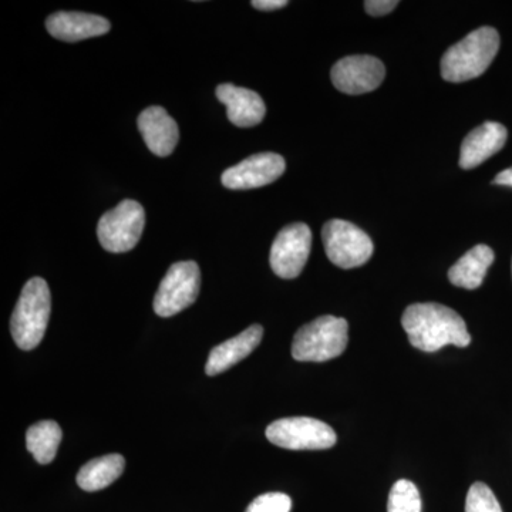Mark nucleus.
<instances>
[{
    "instance_id": "1",
    "label": "nucleus",
    "mask_w": 512,
    "mask_h": 512,
    "mask_svg": "<svg viewBox=\"0 0 512 512\" xmlns=\"http://www.w3.org/2000/svg\"><path fill=\"white\" fill-rule=\"evenodd\" d=\"M402 325L413 348L437 352L444 346L466 348L471 343L466 322L440 303H414L403 313Z\"/></svg>"
},
{
    "instance_id": "2",
    "label": "nucleus",
    "mask_w": 512,
    "mask_h": 512,
    "mask_svg": "<svg viewBox=\"0 0 512 512\" xmlns=\"http://www.w3.org/2000/svg\"><path fill=\"white\" fill-rule=\"evenodd\" d=\"M500 50L497 30L484 26L451 46L441 59V76L451 83L477 79L491 66Z\"/></svg>"
},
{
    "instance_id": "3",
    "label": "nucleus",
    "mask_w": 512,
    "mask_h": 512,
    "mask_svg": "<svg viewBox=\"0 0 512 512\" xmlns=\"http://www.w3.org/2000/svg\"><path fill=\"white\" fill-rule=\"evenodd\" d=\"M50 312L49 285L42 278L29 279L10 319V332L19 349L33 350L40 345L49 325Z\"/></svg>"
},
{
    "instance_id": "4",
    "label": "nucleus",
    "mask_w": 512,
    "mask_h": 512,
    "mask_svg": "<svg viewBox=\"0 0 512 512\" xmlns=\"http://www.w3.org/2000/svg\"><path fill=\"white\" fill-rule=\"evenodd\" d=\"M348 342V320L330 315L320 316L296 332L292 356L298 362H328L342 355Z\"/></svg>"
},
{
    "instance_id": "5",
    "label": "nucleus",
    "mask_w": 512,
    "mask_h": 512,
    "mask_svg": "<svg viewBox=\"0 0 512 512\" xmlns=\"http://www.w3.org/2000/svg\"><path fill=\"white\" fill-rule=\"evenodd\" d=\"M146 227V211L137 201L124 200L107 211L97 225L101 247L113 254L136 248Z\"/></svg>"
},
{
    "instance_id": "6",
    "label": "nucleus",
    "mask_w": 512,
    "mask_h": 512,
    "mask_svg": "<svg viewBox=\"0 0 512 512\" xmlns=\"http://www.w3.org/2000/svg\"><path fill=\"white\" fill-rule=\"evenodd\" d=\"M201 289L200 266L194 261L177 262L168 269L156 298L154 312L161 318H171L197 301Z\"/></svg>"
},
{
    "instance_id": "7",
    "label": "nucleus",
    "mask_w": 512,
    "mask_h": 512,
    "mask_svg": "<svg viewBox=\"0 0 512 512\" xmlns=\"http://www.w3.org/2000/svg\"><path fill=\"white\" fill-rule=\"evenodd\" d=\"M322 239L330 262L342 269L365 265L375 251L369 235L348 221L326 222Z\"/></svg>"
},
{
    "instance_id": "8",
    "label": "nucleus",
    "mask_w": 512,
    "mask_h": 512,
    "mask_svg": "<svg viewBox=\"0 0 512 512\" xmlns=\"http://www.w3.org/2000/svg\"><path fill=\"white\" fill-rule=\"evenodd\" d=\"M266 439L288 450H326L338 441L335 431L311 417H286L266 427Z\"/></svg>"
},
{
    "instance_id": "9",
    "label": "nucleus",
    "mask_w": 512,
    "mask_h": 512,
    "mask_svg": "<svg viewBox=\"0 0 512 512\" xmlns=\"http://www.w3.org/2000/svg\"><path fill=\"white\" fill-rule=\"evenodd\" d=\"M311 248V228L302 222L288 225L279 231L272 244L271 256H269L272 271L279 278H298L308 262Z\"/></svg>"
},
{
    "instance_id": "10",
    "label": "nucleus",
    "mask_w": 512,
    "mask_h": 512,
    "mask_svg": "<svg viewBox=\"0 0 512 512\" xmlns=\"http://www.w3.org/2000/svg\"><path fill=\"white\" fill-rule=\"evenodd\" d=\"M330 76L339 92L357 96L376 90L386 77V69L377 57L349 56L333 66Z\"/></svg>"
},
{
    "instance_id": "11",
    "label": "nucleus",
    "mask_w": 512,
    "mask_h": 512,
    "mask_svg": "<svg viewBox=\"0 0 512 512\" xmlns=\"http://www.w3.org/2000/svg\"><path fill=\"white\" fill-rule=\"evenodd\" d=\"M284 157L275 153L254 154L228 168L221 181L228 190H252L272 184L285 173Z\"/></svg>"
},
{
    "instance_id": "12",
    "label": "nucleus",
    "mask_w": 512,
    "mask_h": 512,
    "mask_svg": "<svg viewBox=\"0 0 512 512\" xmlns=\"http://www.w3.org/2000/svg\"><path fill=\"white\" fill-rule=\"evenodd\" d=\"M138 130L148 150L158 157L170 156L180 140L177 123L160 106L148 107L138 116Z\"/></svg>"
},
{
    "instance_id": "13",
    "label": "nucleus",
    "mask_w": 512,
    "mask_h": 512,
    "mask_svg": "<svg viewBox=\"0 0 512 512\" xmlns=\"http://www.w3.org/2000/svg\"><path fill=\"white\" fill-rule=\"evenodd\" d=\"M110 28L109 20L92 13L57 12L46 20L47 32L56 39L69 43L106 35Z\"/></svg>"
},
{
    "instance_id": "14",
    "label": "nucleus",
    "mask_w": 512,
    "mask_h": 512,
    "mask_svg": "<svg viewBox=\"0 0 512 512\" xmlns=\"http://www.w3.org/2000/svg\"><path fill=\"white\" fill-rule=\"evenodd\" d=\"M507 138V128L494 121H487L474 128L461 144L460 167L463 170H473L483 164L505 146Z\"/></svg>"
},
{
    "instance_id": "15",
    "label": "nucleus",
    "mask_w": 512,
    "mask_h": 512,
    "mask_svg": "<svg viewBox=\"0 0 512 512\" xmlns=\"http://www.w3.org/2000/svg\"><path fill=\"white\" fill-rule=\"evenodd\" d=\"M215 93L218 100L227 106L228 120L234 126L254 127L264 120L266 106L258 93L231 83L220 84Z\"/></svg>"
},
{
    "instance_id": "16",
    "label": "nucleus",
    "mask_w": 512,
    "mask_h": 512,
    "mask_svg": "<svg viewBox=\"0 0 512 512\" xmlns=\"http://www.w3.org/2000/svg\"><path fill=\"white\" fill-rule=\"evenodd\" d=\"M264 336V328L261 325H252L251 328L239 333L235 338L215 346L208 356L205 373L208 376H217L227 372L232 366L251 355Z\"/></svg>"
},
{
    "instance_id": "17",
    "label": "nucleus",
    "mask_w": 512,
    "mask_h": 512,
    "mask_svg": "<svg viewBox=\"0 0 512 512\" xmlns=\"http://www.w3.org/2000/svg\"><path fill=\"white\" fill-rule=\"evenodd\" d=\"M494 259L493 249L487 245H477L451 266L448 279L458 288L474 291L483 285L485 275L488 268L493 265Z\"/></svg>"
},
{
    "instance_id": "18",
    "label": "nucleus",
    "mask_w": 512,
    "mask_h": 512,
    "mask_svg": "<svg viewBox=\"0 0 512 512\" xmlns=\"http://www.w3.org/2000/svg\"><path fill=\"white\" fill-rule=\"evenodd\" d=\"M124 467H126V460L120 454L94 458L80 468L79 474H77V484L82 490L89 491V493L104 490L114 481L119 480Z\"/></svg>"
},
{
    "instance_id": "19",
    "label": "nucleus",
    "mask_w": 512,
    "mask_h": 512,
    "mask_svg": "<svg viewBox=\"0 0 512 512\" xmlns=\"http://www.w3.org/2000/svg\"><path fill=\"white\" fill-rule=\"evenodd\" d=\"M62 429L53 420L39 421L26 433V447L39 464L52 463L62 443Z\"/></svg>"
},
{
    "instance_id": "20",
    "label": "nucleus",
    "mask_w": 512,
    "mask_h": 512,
    "mask_svg": "<svg viewBox=\"0 0 512 512\" xmlns=\"http://www.w3.org/2000/svg\"><path fill=\"white\" fill-rule=\"evenodd\" d=\"M387 512H421L419 488L409 480H399L390 490Z\"/></svg>"
},
{
    "instance_id": "21",
    "label": "nucleus",
    "mask_w": 512,
    "mask_h": 512,
    "mask_svg": "<svg viewBox=\"0 0 512 512\" xmlns=\"http://www.w3.org/2000/svg\"><path fill=\"white\" fill-rule=\"evenodd\" d=\"M466 512H503V508L488 485L474 483L468 490Z\"/></svg>"
},
{
    "instance_id": "22",
    "label": "nucleus",
    "mask_w": 512,
    "mask_h": 512,
    "mask_svg": "<svg viewBox=\"0 0 512 512\" xmlns=\"http://www.w3.org/2000/svg\"><path fill=\"white\" fill-rule=\"evenodd\" d=\"M292 500L284 493H268L259 495L245 512H291Z\"/></svg>"
},
{
    "instance_id": "23",
    "label": "nucleus",
    "mask_w": 512,
    "mask_h": 512,
    "mask_svg": "<svg viewBox=\"0 0 512 512\" xmlns=\"http://www.w3.org/2000/svg\"><path fill=\"white\" fill-rule=\"evenodd\" d=\"M399 5L397 0H367L365 2L366 12L370 16H384L389 15Z\"/></svg>"
},
{
    "instance_id": "24",
    "label": "nucleus",
    "mask_w": 512,
    "mask_h": 512,
    "mask_svg": "<svg viewBox=\"0 0 512 512\" xmlns=\"http://www.w3.org/2000/svg\"><path fill=\"white\" fill-rule=\"evenodd\" d=\"M251 5L255 9L272 12V10L285 8V6H288V2L286 0H254Z\"/></svg>"
},
{
    "instance_id": "25",
    "label": "nucleus",
    "mask_w": 512,
    "mask_h": 512,
    "mask_svg": "<svg viewBox=\"0 0 512 512\" xmlns=\"http://www.w3.org/2000/svg\"><path fill=\"white\" fill-rule=\"evenodd\" d=\"M493 184L504 185V187L512 188V167L501 171L500 174H497V177L494 178Z\"/></svg>"
}]
</instances>
